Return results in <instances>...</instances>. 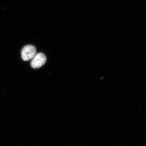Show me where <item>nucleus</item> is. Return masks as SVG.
I'll return each mask as SVG.
<instances>
[{
    "instance_id": "f03ea898",
    "label": "nucleus",
    "mask_w": 146,
    "mask_h": 146,
    "mask_svg": "<svg viewBox=\"0 0 146 146\" xmlns=\"http://www.w3.org/2000/svg\"><path fill=\"white\" fill-rule=\"evenodd\" d=\"M46 61V57L42 53H38L33 57L31 63L32 68L37 69L42 67Z\"/></svg>"
},
{
    "instance_id": "f257e3e1",
    "label": "nucleus",
    "mask_w": 146,
    "mask_h": 146,
    "mask_svg": "<svg viewBox=\"0 0 146 146\" xmlns=\"http://www.w3.org/2000/svg\"><path fill=\"white\" fill-rule=\"evenodd\" d=\"M36 54V48L32 45L25 46L21 51V57L24 61H28L32 59Z\"/></svg>"
}]
</instances>
